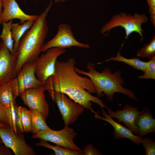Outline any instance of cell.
Wrapping results in <instances>:
<instances>
[{
	"instance_id": "1",
	"label": "cell",
	"mask_w": 155,
	"mask_h": 155,
	"mask_svg": "<svg viewBox=\"0 0 155 155\" xmlns=\"http://www.w3.org/2000/svg\"><path fill=\"white\" fill-rule=\"evenodd\" d=\"M75 64V60L73 57L66 61H57L55 74L48 79L51 90L64 93L92 113L94 111L92 102L97 104L102 109L107 108L99 98L91 94L96 93L93 83L89 78L79 75L74 69Z\"/></svg>"
},
{
	"instance_id": "2",
	"label": "cell",
	"mask_w": 155,
	"mask_h": 155,
	"mask_svg": "<svg viewBox=\"0 0 155 155\" xmlns=\"http://www.w3.org/2000/svg\"><path fill=\"white\" fill-rule=\"evenodd\" d=\"M53 2V0H51L45 10L38 15L32 27L26 31L20 41L16 53L17 61L14 70L15 78L24 64L35 62L42 52L49 30L46 19Z\"/></svg>"
},
{
	"instance_id": "3",
	"label": "cell",
	"mask_w": 155,
	"mask_h": 155,
	"mask_svg": "<svg viewBox=\"0 0 155 155\" xmlns=\"http://www.w3.org/2000/svg\"><path fill=\"white\" fill-rule=\"evenodd\" d=\"M87 66L88 71L82 70L75 66L74 69L79 74L86 75L90 79L95 88L96 97L99 98L104 94L109 100L112 101L115 94L118 92L135 101L138 100L133 92L123 86L125 82L121 77L120 70L112 73L111 69L106 67L100 72L95 69L94 64L91 61L87 64Z\"/></svg>"
},
{
	"instance_id": "4",
	"label": "cell",
	"mask_w": 155,
	"mask_h": 155,
	"mask_svg": "<svg viewBox=\"0 0 155 155\" xmlns=\"http://www.w3.org/2000/svg\"><path fill=\"white\" fill-rule=\"evenodd\" d=\"M148 21V16L144 14H139L135 13L133 15L127 14L125 12L114 15L111 19L101 28L100 32L103 34L107 32V34L111 29L120 26L125 30V39H127L132 32H136L139 34L141 40L143 39V31L141 26L142 24Z\"/></svg>"
},
{
	"instance_id": "5",
	"label": "cell",
	"mask_w": 155,
	"mask_h": 155,
	"mask_svg": "<svg viewBox=\"0 0 155 155\" xmlns=\"http://www.w3.org/2000/svg\"><path fill=\"white\" fill-rule=\"evenodd\" d=\"M77 134L73 129L69 127V126H65L63 129L59 130L50 129L40 131L33 133L32 137L50 142L72 150L83 152L73 141Z\"/></svg>"
},
{
	"instance_id": "6",
	"label": "cell",
	"mask_w": 155,
	"mask_h": 155,
	"mask_svg": "<svg viewBox=\"0 0 155 155\" xmlns=\"http://www.w3.org/2000/svg\"><path fill=\"white\" fill-rule=\"evenodd\" d=\"M65 49L53 47L39 56L35 62V72L37 79L44 84L55 74L58 57L66 52Z\"/></svg>"
},
{
	"instance_id": "7",
	"label": "cell",
	"mask_w": 155,
	"mask_h": 155,
	"mask_svg": "<svg viewBox=\"0 0 155 155\" xmlns=\"http://www.w3.org/2000/svg\"><path fill=\"white\" fill-rule=\"evenodd\" d=\"M46 90H50L49 85L47 82L41 86L28 89L19 94L25 104L29 108L38 111L45 120L49 113V104L44 94Z\"/></svg>"
},
{
	"instance_id": "8",
	"label": "cell",
	"mask_w": 155,
	"mask_h": 155,
	"mask_svg": "<svg viewBox=\"0 0 155 155\" xmlns=\"http://www.w3.org/2000/svg\"><path fill=\"white\" fill-rule=\"evenodd\" d=\"M53 100L56 102L62 115L65 126H69L74 123L85 109L83 106L59 92L54 91Z\"/></svg>"
},
{
	"instance_id": "9",
	"label": "cell",
	"mask_w": 155,
	"mask_h": 155,
	"mask_svg": "<svg viewBox=\"0 0 155 155\" xmlns=\"http://www.w3.org/2000/svg\"><path fill=\"white\" fill-rule=\"evenodd\" d=\"M0 137L3 144L15 155H35L33 148L26 142L22 133H15L9 127H0Z\"/></svg>"
},
{
	"instance_id": "10",
	"label": "cell",
	"mask_w": 155,
	"mask_h": 155,
	"mask_svg": "<svg viewBox=\"0 0 155 155\" xmlns=\"http://www.w3.org/2000/svg\"><path fill=\"white\" fill-rule=\"evenodd\" d=\"M72 46L86 49L90 47L89 45L80 42L75 39L69 25L61 24L59 26L58 32L55 36L44 45L42 52H44L48 49L53 47L65 49Z\"/></svg>"
},
{
	"instance_id": "11",
	"label": "cell",
	"mask_w": 155,
	"mask_h": 155,
	"mask_svg": "<svg viewBox=\"0 0 155 155\" xmlns=\"http://www.w3.org/2000/svg\"><path fill=\"white\" fill-rule=\"evenodd\" d=\"M17 61L16 53H11L3 42L0 47V85L15 78L14 70Z\"/></svg>"
},
{
	"instance_id": "12",
	"label": "cell",
	"mask_w": 155,
	"mask_h": 155,
	"mask_svg": "<svg viewBox=\"0 0 155 155\" xmlns=\"http://www.w3.org/2000/svg\"><path fill=\"white\" fill-rule=\"evenodd\" d=\"M35 62H28L24 64L16 77L19 94L28 89L36 88L44 84L36 76Z\"/></svg>"
},
{
	"instance_id": "13",
	"label": "cell",
	"mask_w": 155,
	"mask_h": 155,
	"mask_svg": "<svg viewBox=\"0 0 155 155\" xmlns=\"http://www.w3.org/2000/svg\"><path fill=\"white\" fill-rule=\"evenodd\" d=\"M107 108V114L110 117L117 119L119 121L123 122L134 134L138 135V131L135 124V119L139 111L138 108L127 104L121 110L114 111L108 108Z\"/></svg>"
},
{
	"instance_id": "14",
	"label": "cell",
	"mask_w": 155,
	"mask_h": 155,
	"mask_svg": "<svg viewBox=\"0 0 155 155\" xmlns=\"http://www.w3.org/2000/svg\"><path fill=\"white\" fill-rule=\"evenodd\" d=\"M2 22H6L14 19L20 20L23 24L28 20L35 21L38 15H29L25 13L20 8L16 0H3Z\"/></svg>"
},
{
	"instance_id": "15",
	"label": "cell",
	"mask_w": 155,
	"mask_h": 155,
	"mask_svg": "<svg viewBox=\"0 0 155 155\" xmlns=\"http://www.w3.org/2000/svg\"><path fill=\"white\" fill-rule=\"evenodd\" d=\"M94 117L108 123L114 128L113 136L115 140L121 138H127L135 144L140 145L142 143V137L134 134L132 131L119 123L114 121L102 109L103 117L98 115L97 112H94Z\"/></svg>"
},
{
	"instance_id": "16",
	"label": "cell",
	"mask_w": 155,
	"mask_h": 155,
	"mask_svg": "<svg viewBox=\"0 0 155 155\" xmlns=\"http://www.w3.org/2000/svg\"><path fill=\"white\" fill-rule=\"evenodd\" d=\"M138 135L142 137L151 133L155 132V119L150 110L147 107L139 111L135 120Z\"/></svg>"
},
{
	"instance_id": "17",
	"label": "cell",
	"mask_w": 155,
	"mask_h": 155,
	"mask_svg": "<svg viewBox=\"0 0 155 155\" xmlns=\"http://www.w3.org/2000/svg\"><path fill=\"white\" fill-rule=\"evenodd\" d=\"M19 94L16 78L8 83L0 85V102L7 108L10 109L12 102L16 103V99Z\"/></svg>"
},
{
	"instance_id": "18",
	"label": "cell",
	"mask_w": 155,
	"mask_h": 155,
	"mask_svg": "<svg viewBox=\"0 0 155 155\" xmlns=\"http://www.w3.org/2000/svg\"><path fill=\"white\" fill-rule=\"evenodd\" d=\"M34 22L33 20H28L23 24L12 23L11 33L12 38L14 41L13 53L16 52L21 39L26 31L32 27Z\"/></svg>"
},
{
	"instance_id": "19",
	"label": "cell",
	"mask_w": 155,
	"mask_h": 155,
	"mask_svg": "<svg viewBox=\"0 0 155 155\" xmlns=\"http://www.w3.org/2000/svg\"><path fill=\"white\" fill-rule=\"evenodd\" d=\"M32 117V127L30 132L32 133L41 130L50 129L46 123L42 115L38 111L30 108Z\"/></svg>"
},
{
	"instance_id": "20",
	"label": "cell",
	"mask_w": 155,
	"mask_h": 155,
	"mask_svg": "<svg viewBox=\"0 0 155 155\" xmlns=\"http://www.w3.org/2000/svg\"><path fill=\"white\" fill-rule=\"evenodd\" d=\"M116 61L123 62L137 70L144 71L147 65L148 62H144L138 58H126L120 54L119 52L115 57H112L107 59L106 61Z\"/></svg>"
},
{
	"instance_id": "21",
	"label": "cell",
	"mask_w": 155,
	"mask_h": 155,
	"mask_svg": "<svg viewBox=\"0 0 155 155\" xmlns=\"http://www.w3.org/2000/svg\"><path fill=\"white\" fill-rule=\"evenodd\" d=\"M3 29L0 38L7 48L11 53H13V42L11 33L12 20L6 22H2Z\"/></svg>"
},
{
	"instance_id": "22",
	"label": "cell",
	"mask_w": 155,
	"mask_h": 155,
	"mask_svg": "<svg viewBox=\"0 0 155 155\" xmlns=\"http://www.w3.org/2000/svg\"><path fill=\"white\" fill-rule=\"evenodd\" d=\"M37 146H43L53 150L56 155H83V153L79 151L72 150L56 145H51L44 140L40 139L39 142L35 144Z\"/></svg>"
},
{
	"instance_id": "23",
	"label": "cell",
	"mask_w": 155,
	"mask_h": 155,
	"mask_svg": "<svg viewBox=\"0 0 155 155\" xmlns=\"http://www.w3.org/2000/svg\"><path fill=\"white\" fill-rule=\"evenodd\" d=\"M136 56L141 57H146L149 59L155 56V36H153L150 42L139 50Z\"/></svg>"
},
{
	"instance_id": "24",
	"label": "cell",
	"mask_w": 155,
	"mask_h": 155,
	"mask_svg": "<svg viewBox=\"0 0 155 155\" xmlns=\"http://www.w3.org/2000/svg\"><path fill=\"white\" fill-rule=\"evenodd\" d=\"M22 126L24 132H30L32 127V117L30 111L25 107L20 106Z\"/></svg>"
},
{
	"instance_id": "25",
	"label": "cell",
	"mask_w": 155,
	"mask_h": 155,
	"mask_svg": "<svg viewBox=\"0 0 155 155\" xmlns=\"http://www.w3.org/2000/svg\"><path fill=\"white\" fill-rule=\"evenodd\" d=\"M144 74L138 76L142 79H155V56L149 59Z\"/></svg>"
},
{
	"instance_id": "26",
	"label": "cell",
	"mask_w": 155,
	"mask_h": 155,
	"mask_svg": "<svg viewBox=\"0 0 155 155\" xmlns=\"http://www.w3.org/2000/svg\"><path fill=\"white\" fill-rule=\"evenodd\" d=\"M0 122L6 124L13 130L11 108H7L0 102Z\"/></svg>"
},
{
	"instance_id": "27",
	"label": "cell",
	"mask_w": 155,
	"mask_h": 155,
	"mask_svg": "<svg viewBox=\"0 0 155 155\" xmlns=\"http://www.w3.org/2000/svg\"><path fill=\"white\" fill-rule=\"evenodd\" d=\"M142 144L144 146L146 155H155V142L149 136L142 138Z\"/></svg>"
},
{
	"instance_id": "28",
	"label": "cell",
	"mask_w": 155,
	"mask_h": 155,
	"mask_svg": "<svg viewBox=\"0 0 155 155\" xmlns=\"http://www.w3.org/2000/svg\"><path fill=\"white\" fill-rule=\"evenodd\" d=\"M15 112V121L18 133H23L24 132L22 120V116L20 107H18L16 103H14Z\"/></svg>"
},
{
	"instance_id": "29",
	"label": "cell",
	"mask_w": 155,
	"mask_h": 155,
	"mask_svg": "<svg viewBox=\"0 0 155 155\" xmlns=\"http://www.w3.org/2000/svg\"><path fill=\"white\" fill-rule=\"evenodd\" d=\"M82 152L84 155H102L97 149L90 144H88L84 147Z\"/></svg>"
},
{
	"instance_id": "30",
	"label": "cell",
	"mask_w": 155,
	"mask_h": 155,
	"mask_svg": "<svg viewBox=\"0 0 155 155\" xmlns=\"http://www.w3.org/2000/svg\"><path fill=\"white\" fill-rule=\"evenodd\" d=\"M149 6V13L150 15V20L155 26V0H147Z\"/></svg>"
},
{
	"instance_id": "31",
	"label": "cell",
	"mask_w": 155,
	"mask_h": 155,
	"mask_svg": "<svg viewBox=\"0 0 155 155\" xmlns=\"http://www.w3.org/2000/svg\"><path fill=\"white\" fill-rule=\"evenodd\" d=\"M3 144H0V155H13L11 149Z\"/></svg>"
},
{
	"instance_id": "32",
	"label": "cell",
	"mask_w": 155,
	"mask_h": 155,
	"mask_svg": "<svg viewBox=\"0 0 155 155\" xmlns=\"http://www.w3.org/2000/svg\"><path fill=\"white\" fill-rule=\"evenodd\" d=\"M3 0H0V25L2 22V14L3 10Z\"/></svg>"
},
{
	"instance_id": "33",
	"label": "cell",
	"mask_w": 155,
	"mask_h": 155,
	"mask_svg": "<svg viewBox=\"0 0 155 155\" xmlns=\"http://www.w3.org/2000/svg\"><path fill=\"white\" fill-rule=\"evenodd\" d=\"M9 127L6 124L0 122V127Z\"/></svg>"
},
{
	"instance_id": "34",
	"label": "cell",
	"mask_w": 155,
	"mask_h": 155,
	"mask_svg": "<svg viewBox=\"0 0 155 155\" xmlns=\"http://www.w3.org/2000/svg\"><path fill=\"white\" fill-rule=\"evenodd\" d=\"M69 0H55V3H57L59 2H62L64 1H67Z\"/></svg>"
},
{
	"instance_id": "35",
	"label": "cell",
	"mask_w": 155,
	"mask_h": 155,
	"mask_svg": "<svg viewBox=\"0 0 155 155\" xmlns=\"http://www.w3.org/2000/svg\"><path fill=\"white\" fill-rule=\"evenodd\" d=\"M3 144V142L0 137V144Z\"/></svg>"
},
{
	"instance_id": "36",
	"label": "cell",
	"mask_w": 155,
	"mask_h": 155,
	"mask_svg": "<svg viewBox=\"0 0 155 155\" xmlns=\"http://www.w3.org/2000/svg\"></svg>"
}]
</instances>
